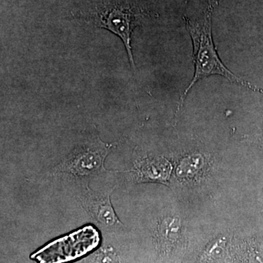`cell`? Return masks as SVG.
I'll use <instances>...</instances> for the list:
<instances>
[{
	"label": "cell",
	"instance_id": "obj_5",
	"mask_svg": "<svg viewBox=\"0 0 263 263\" xmlns=\"http://www.w3.org/2000/svg\"><path fill=\"white\" fill-rule=\"evenodd\" d=\"M172 164L164 157H146L138 161L131 170L138 182H160L167 184Z\"/></svg>",
	"mask_w": 263,
	"mask_h": 263
},
{
	"label": "cell",
	"instance_id": "obj_2",
	"mask_svg": "<svg viewBox=\"0 0 263 263\" xmlns=\"http://www.w3.org/2000/svg\"><path fill=\"white\" fill-rule=\"evenodd\" d=\"M110 147L100 139L88 141L76 148L63 163L59 165L58 171L76 177L98 174L103 169L104 160Z\"/></svg>",
	"mask_w": 263,
	"mask_h": 263
},
{
	"label": "cell",
	"instance_id": "obj_3",
	"mask_svg": "<svg viewBox=\"0 0 263 263\" xmlns=\"http://www.w3.org/2000/svg\"><path fill=\"white\" fill-rule=\"evenodd\" d=\"M97 27L108 29L122 40L127 49L131 67L136 70L131 46V34L138 24L137 14L131 8L125 7H106L99 11L95 19Z\"/></svg>",
	"mask_w": 263,
	"mask_h": 263
},
{
	"label": "cell",
	"instance_id": "obj_4",
	"mask_svg": "<svg viewBox=\"0 0 263 263\" xmlns=\"http://www.w3.org/2000/svg\"><path fill=\"white\" fill-rule=\"evenodd\" d=\"M113 190L114 189L95 192L89 189L86 183V187L84 185V190L79 196L81 205L91 219L106 229H115L122 226L110 202V194Z\"/></svg>",
	"mask_w": 263,
	"mask_h": 263
},
{
	"label": "cell",
	"instance_id": "obj_1",
	"mask_svg": "<svg viewBox=\"0 0 263 263\" xmlns=\"http://www.w3.org/2000/svg\"><path fill=\"white\" fill-rule=\"evenodd\" d=\"M216 6V2L211 0L205 10L203 19L200 22H193L187 17H183L186 29L190 33L193 44V60L195 65V74L193 80L183 91L179 99L177 111L183 106V102L189 91L200 79L212 75H219L226 78L235 84H240L253 91H262L256 86L237 77L223 65L218 56L212 37V15Z\"/></svg>",
	"mask_w": 263,
	"mask_h": 263
},
{
	"label": "cell",
	"instance_id": "obj_9",
	"mask_svg": "<svg viewBox=\"0 0 263 263\" xmlns=\"http://www.w3.org/2000/svg\"><path fill=\"white\" fill-rule=\"evenodd\" d=\"M226 243L227 239L224 237H221L214 240L204 251L203 254H202V260L210 262V261L220 258L221 256L224 253Z\"/></svg>",
	"mask_w": 263,
	"mask_h": 263
},
{
	"label": "cell",
	"instance_id": "obj_6",
	"mask_svg": "<svg viewBox=\"0 0 263 263\" xmlns=\"http://www.w3.org/2000/svg\"><path fill=\"white\" fill-rule=\"evenodd\" d=\"M181 232V221L177 217L167 216L160 219L155 231L156 242L160 251L171 250L179 240Z\"/></svg>",
	"mask_w": 263,
	"mask_h": 263
},
{
	"label": "cell",
	"instance_id": "obj_8",
	"mask_svg": "<svg viewBox=\"0 0 263 263\" xmlns=\"http://www.w3.org/2000/svg\"><path fill=\"white\" fill-rule=\"evenodd\" d=\"M91 263H121L119 254L111 246H105L97 251L91 259Z\"/></svg>",
	"mask_w": 263,
	"mask_h": 263
},
{
	"label": "cell",
	"instance_id": "obj_7",
	"mask_svg": "<svg viewBox=\"0 0 263 263\" xmlns=\"http://www.w3.org/2000/svg\"><path fill=\"white\" fill-rule=\"evenodd\" d=\"M204 167L203 157L200 155L190 156L181 161L176 169V174L181 179H193L201 174Z\"/></svg>",
	"mask_w": 263,
	"mask_h": 263
}]
</instances>
